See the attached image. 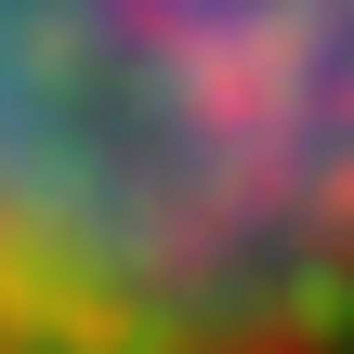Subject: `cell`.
Returning a JSON list of instances; mask_svg holds the SVG:
<instances>
[{
	"label": "cell",
	"mask_w": 354,
	"mask_h": 354,
	"mask_svg": "<svg viewBox=\"0 0 354 354\" xmlns=\"http://www.w3.org/2000/svg\"><path fill=\"white\" fill-rule=\"evenodd\" d=\"M354 13H0V354H342Z\"/></svg>",
	"instance_id": "1"
}]
</instances>
